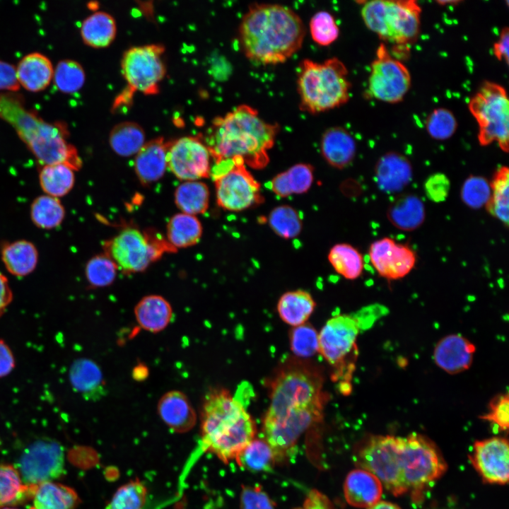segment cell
Returning <instances> with one entry per match:
<instances>
[{
    "label": "cell",
    "instance_id": "74e56055",
    "mask_svg": "<svg viewBox=\"0 0 509 509\" xmlns=\"http://www.w3.org/2000/svg\"><path fill=\"white\" fill-rule=\"evenodd\" d=\"M145 143L146 136L143 128L133 122H123L116 124L109 136L111 148L123 157L136 155Z\"/></svg>",
    "mask_w": 509,
    "mask_h": 509
},
{
    "label": "cell",
    "instance_id": "6125c7cd",
    "mask_svg": "<svg viewBox=\"0 0 509 509\" xmlns=\"http://www.w3.org/2000/svg\"><path fill=\"white\" fill-rule=\"evenodd\" d=\"M148 370L146 366L139 365L135 367L133 370V375L135 380H141L145 379L147 376Z\"/></svg>",
    "mask_w": 509,
    "mask_h": 509
},
{
    "label": "cell",
    "instance_id": "e575fe53",
    "mask_svg": "<svg viewBox=\"0 0 509 509\" xmlns=\"http://www.w3.org/2000/svg\"><path fill=\"white\" fill-rule=\"evenodd\" d=\"M203 228L196 216L178 213L168 222L166 240L176 250L193 246L200 240Z\"/></svg>",
    "mask_w": 509,
    "mask_h": 509
},
{
    "label": "cell",
    "instance_id": "603a6c76",
    "mask_svg": "<svg viewBox=\"0 0 509 509\" xmlns=\"http://www.w3.org/2000/svg\"><path fill=\"white\" fill-rule=\"evenodd\" d=\"M382 486L378 477L368 471L353 469L346 477L344 496L349 505L368 509L380 501Z\"/></svg>",
    "mask_w": 509,
    "mask_h": 509
},
{
    "label": "cell",
    "instance_id": "f6af8a7d",
    "mask_svg": "<svg viewBox=\"0 0 509 509\" xmlns=\"http://www.w3.org/2000/svg\"><path fill=\"white\" fill-rule=\"evenodd\" d=\"M57 88L64 93L78 91L86 81L83 66L72 59H63L58 62L54 69L53 78Z\"/></svg>",
    "mask_w": 509,
    "mask_h": 509
},
{
    "label": "cell",
    "instance_id": "8d00e7d4",
    "mask_svg": "<svg viewBox=\"0 0 509 509\" xmlns=\"http://www.w3.org/2000/svg\"><path fill=\"white\" fill-rule=\"evenodd\" d=\"M75 170L62 164L42 165L39 172V183L45 194L59 198L66 195L74 187Z\"/></svg>",
    "mask_w": 509,
    "mask_h": 509
},
{
    "label": "cell",
    "instance_id": "816d5d0a",
    "mask_svg": "<svg viewBox=\"0 0 509 509\" xmlns=\"http://www.w3.org/2000/svg\"><path fill=\"white\" fill-rule=\"evenodd\" d=\"M457 127V120L451 111L440 107L434 110L428 117L426 127L429 135L437 140L451 137Z\"/></svg>",
    "mask_w": 509,
    "mask_h": 509
},
{
    "label": "cell",
    "instance_id": "484cf974",
    "mask_svg": "<svg viewBox=\"0 0 509 509\" xmlns=\"http://www.w3.org/2000/svg\"><path fill=\"white\" fill-rule=\"evenodd\" d=\"M69 380L74 390L86 399L95 401L105 393V383L99 366L92 360L80 358L69 370Z\"/></svg>",
    "mask_w": 509,
    "mask_h": 509
},
{
    "label": "cell",
    "instance_id": "d6a6232c",
    "mask_svg": "<svg viewBox=\"0 0 509 509\" xmlns=\"http://www.w3.org/2000/svg\"><path fill=\"white\" fill-rule=\"evenodd\" d=\"M387 217L396 228L402 230H413L423 222L425 207L422 201L416 196L402 195L390 205Z\"/></svg>",
    "mask_w": 509,
    "mask_h": 509
},
{
    "label": "cell",
    "instance_id": "5b68a950",
    "mask_svg": "<svg viewBox=\"0 0 509 509\" xmlns=\"http://www.w3.org/2000/svg\"><path fill=\"white\" fill-rule=\"evenodd\" d=\"M255 422L238 396L225 389L206 395L201 412L203 451L227 464L255 438Z\"/></svg>",
    "mask_w": 509,
    "mask_h": 509
},
{
    "label": "cell",
    "instance_id": "ee69618b",
    "mask_svg": "<svg viewBox=\"0 0 509 509\" xmlns=\"http://www.w3.org/2000/svg\"><path fill=\"white\" fill-rule=\"evenodd\" d=\"M271 230L284 239L296 238L303 228V220L299 212L288 205H280L274 208L268 216Z\"/></svg>",
    "mask_w": 509,
    "mask_h": 509
},
{
    "label": "cell",
    "instance_id": "3957f363",
    "mask_svg": "<svg viewBox=\"0 0 509 509\" xmlns=\"http://www.w3.org/2000/svg\"><path fill=\"white\" fill-rule=\"evenodd\" d=\"M279 131L277 124L266 122L257 110L243 104L213 120L205 143L215 163L238 156L246 165L260 170L269 162Z\"/></svg>",
    "mask_w": 509,
    "mask_h": 509
},
{
    "label": "cell",
    "instance_id": "7dc6e473",
    "mask_svg": "<svg viewBox=\"0 0 509 509\" xmlns=\"http://www.w3.org/2000/svg\"><path fill=\"white\" fill-rule=\"evenodd\" d=\"M118 268L114 261L105 252L92 257L85 267V276L93 287H106L112 284Z\"/></svg>",
    "mask_w": 509,
    "mask_h": 509
},
{
    "label": "cell",
    "instance_id": "9c48e42d",
    "mask_svg": "<svg viewBox=\"0 0 509 509\" xmlns=\"http://www.w3.org/2000/svg\"><path fill=\"white\" fill-rule=\"evenodd\" d=\"M103 249L125 274L144 271L165 253L177 251L158 232L133 226L124 228L104 242Z\"/></svg>",
    "mask_w": 509,
    "mask_h": 509
},
{
    "label": "cell",
    "instance_id": "91938a15",
    "mask_svg": "<svg viewBox=\"0 0 509 509\" xmlns=\"http://www.w3.org/2000/svg\"><path fill=\"white\" fill-rule=\"evenodd\" d=\"M493 54L498 60L504 59L506 64L509 62V30L502 29L498 40L494 44Z\"/></svg>",
    "mask_w": 509,
    "mask_h": 509
},
{
    "label": "cell",
    "instance_id": "4fadbf2b",
    "mask_svg": "<svg viewBox=\"0 0 509 509\" xmlns=\"http://www.w3.org/2000/svg\"><path fill=\"white\" fill-rule=\"evenodd\" d=\"M163 52V46L153 44L132 47L124 53L121 67L127 87L116 100L115 107L129 102L135 92L146 95L158 92L165 75Z\"/></svg>",
    "mask_w": 509,
    "mask_h": 509
},
{
    "label": "cell",
    "instance_id": "b9f144b4",
    "mask_svg": "<svg viewBox=\"0 0 509 509\" xmlns=\"http://www.w3.org/2000/svg\"><path fill=\"white\" fill-rule=\"evenodd\" d=\"M491 195L486 205L493 216L508 226L509 170L506 166L499 168L490 183Z\"/></svg>",
    "mask_w": 509,
    "mask_h": 509
},
{
    "label": "cell",
    "instance_id": "d6986e66",
    "mask_svg": "<svg viewBox=\"0 0 509 509\" xmlns=\"http://www.w3.org/2000/svg\"><path fill=\"white\" fill-rule=\"evenodd\" d=\"M368 254L370 261L379 275L390 280L406 276L414 269L416 262L414 250L390 238L373 242Z\"/></svg>",
    "mask_w": 509,
    "mask_h": 509
},
{
    "label": "cell",
    "instance_id": "e0dca14e",
    "mask_svg": "<svg viewBox=\"0 0 509 509\" xmlns=\"http://www.w3.org/2000/svg\"><path fill=\"white\" fill-rule=\"evenodd\" d=\"M211 158L207 145L198 136H183L168 142V169L180 180L209 177Z\"/></svg>",
    "mask_w": 509,
    "mask_h": 509
},
{
    "label": "cell",
    "instance_id": "cb8c5ba5",
    "mask_svg": "<svg viewBox=\"0 0 509 509\" xmlns=\"http://www.w3.org/2000/svg\"><path fill=\"white\" fill-rule=\"evenodd\" d=\"M375 180L378 187L387 193L403 189L411 181L412 168L409 160L397 153H387L375 166Z\"/></svg>",
    "mask_w": 509,
    "mask_h": 509
},
{
    "label": "cell",
    "instance_id": "be15d7a7",
    "mask_svg": "<svg viewBox=\"0 0 509 509\" xmlns=\"http://www.w3.org/2000/svg\"><path fill=\"white\" fill-rule=\"evenodd\" d=\"M368 509H401L398 505L387 501H379Z\"/></svg>",
    "mask_w": 509,
    "mask_h": 509
},
{
    "label": "cell",
    "instance_id": "d590c367",
    "mask_svg": "<svg viewBox=\"0 0 509 509\" xmlns=\"http://www.w3.org/2000/svg\"><path fill=\"white\" fill-rule=\"evenodd\" d=\"M174 199L182 213L196 216L207 211L210 192L207 185L200 180L183 181L176 188Z\"/></svg>",
    "mask_w": 509,
    "mask_h": 509
},
{
    "label": "cell",
    "instance_id": "f5cc1de1",
    "mask_svg": "<svg viewBox=\"0 0 509 509\" xmlns=\"http://www.w3.org/2000/svg\"><path fill=\"white\" fill-rule=\"evenodd\" d=\"M481 419L496 426L499 431H507L509 420V396L508 393L499 394L491 401L488 411Z\"/></svg>",
    "mask_w": 509,
    "mask_h": 509
},
{
    "label": "cell",
    "instance_id": "60d3db41",
    "mask_svg": "<svg viewBox=\"0 0 509 509\" xmlns=\"http://www.w3.org/2000/svg\"><path fill=\"white\" fill-rule=\"evenodd\" d=\"M235 460L240 467L249 471L267 472L273 468L276 458L265 439L254 438Z\"/></svg>",
    "mask_w": 509,
    "mask_h": 509
},
{
    "label": "cell",
    "instance_id": "ab89813d",
    "mask_svg": "<svg viewBox=\"0 0 509 509\" xmlns=\"http://www.w3.org/2000/svg\"><path fill=\"white\" fill-rule=\"evenodd\" d=\"M328 260L335 271L349 280L358 278L364 267L361 252L347 243L334 245L329 251Z\"/></svg>",
    "mask_w": 509,
    "mask_h": 509
},
{
    "label": "cell",
    "instance_id": "7bdbcfd3",
    "mask_svg": "<svg viewBox=\"0 0 509 509\" xmlns=\"http://www.w3.org/2000/svg\"><path fill=\"white\" fill-rule=\"evenodd\" d=\"M35 486L25 485L13 466L0 464V507L31 498Z\"/></svg>",
    "mask_w": 509,
    "mask_h": 509
},
{
    "label": "cell",
    "instance_id": "836d02e7",
    "mask_svg": "<svg viewBox=\"0 0 509 509\" xmlns=\"http://www.w3.org/2000/svg\"><path fill=\"white\" fill-rule=\"evenodd\" d=\"M81 36L84 43L95 48L110 45L117 33L115 18L105 11H95L82 22Z\"/></svg>",
    "mask_w": 509,
    "mask_h": 509
},
{
    "label": "cell",
    "instance_id": "bcb514c9",
    "mask_svg": "<svg viewBox=\"0 0 509 509\" xmlns=\"http://www.w3.org/2000/svg\"><path fill=\"white\" fill-rule=\"evenodd\" d=\"M146 486L139 479L121 486L106 509H144L147 501Z\"/></svg>",
    "mask_w": 509,
    "mask_h": 509
},
{
    "label": "cell",
    "instance_id": "1f68e13d",
    "mask_svg": "<svg viewBox=\"0 0 509 509\" xmlns=\"http://www.w3.org/2000/svg\"><path fill=\"white\" fill-rule=\"evenodd\" d=\"M315 305L316 303L309 292L298 289L287 291L280 297L277 310L285 323L297 327L307 322Z\"/></svg>",
    "mask_w": 509,
    "mask_h": 509
},
{
    "label": "cell",
    "instance_id": "83f0119b",
    "mask_svg": "<svg viewBox=\"0 0 509 509\" xmlns=\"http://www.w3.org/2000/svg\"><path fill=\"white\" fill-rule=\"evenodd\" d=\"M135 318L141 328L157 333L169 324L172 317V308L170 303L159 295L143 297L134 308Z\"/></svg>",
    "mask_w": 509,
    "mask_h": 509
},
{
    "label": "cell",
    "instance_id": "db71d44e",
    "mask_svg": "<svg viewBox=\"0 0 509 509\" xmlns=\"http://www.w3.org/2000/svg\"><path fill=\"white\" fill-rule=\"evenodd\" d=\"M240 509H275L274 503L259 486H242Z\"/></svg>",
    "mask_w": 509,
    "mask_h": 509
},
{
    "label": "cell",
    "instance_id": "8992f818",
    "mask_svg": "<svg viewBox=\"0 0 509 509\" xmlns=\"http://www.w3.org/2000/svg\"><path fill=\"white\" fill-rule=\"evenodd\" d=\"M348 74L337 57L321 63L308 59L301 62L297 78L300 110L317 114L345 104L350 96Z\"/></svg>",
    "mask_w": 509,
    "mask_h": 509
},
{
    "label": "cell",
    "instance_id": "680465c9",
    "mask_svg": "<svg viewBox=\"0 0 509 509\" xmlns=\"http://www.w3.org/2000/svg\"><path fill=\"white\" fill-rule=\"evenodd\" d=\"M16 366L14 355L8 345L0 339V378L9 375Z\"/></svg>",
    "mask_w": 509,
    "mask_h": 509
},
{
    "label": "cell",
    "instance_id": "7c38bea8",
    "mask_svg": "<svg viewBox=\"0 0 509 509\" xmlns=\"http://www.w3.org/2000/svg\"><path fill=\"white\" fill-rule=\"evenodd\" d=\"M211 175L214 180L217 204L224 210L242 211L264 201L259 182L240 157L216 163Z\"/></svg>",
    "mask_w": 509,
    "mask_h": 509
},
{
    "label": "cell",
    "instance_id": "c3c4849f",
    "mask_svg": "<svg viewBox=\"0 0 509 509\" xmlns=\"http://www.w3.org/2000/svg\"><path fill=\"white\" fill-rule=\"evenodd\" d=\"M293 353L301 358L312 356L318 351V332L309 323L294 327L289 334Z\"/></svg>",
    "mask_w": 509,
    "mask_h": 509
},
{
    "label": "cell",
    "instance_id": "11a10c76",
    "mask_svg": "<svg viewBox=\"0 0 509 509\" xmlns=\"http://www.w3.org/2000/svg\"><path fill=\"white\" fill-rule=\"evenodd\" d=\"M450 182L443 173L436 172L431 175L425 181L424 191L426 197L432 201H444L448 197Z\"/></svg>",
    "mask_w": 509,
    "mask_h": 509
},
{
    "label": "cell",
    "instance_id": "6f0895ef",
    "mask_svg": "<svg viewBox=\"0 0 509 509\" xmlns=\"http://www.w3.org/2000/svg\"><path fill=\"white\" fill-rule=\"evenodd\" d=\"M295 509H334L329 498L316 489L311 490L303 504Z\"/></svg>",
    "mask_w": 509,
    "mask_h": 509
},
{
    "label": "cell",
    "instance_id": "44dd1931",
    "mask_svg": "<svg viewBox=\"0 0 509 509\" xmlns=\"http://www.w3.org/2000/svg\"><path fill=\"white\" fill-rule=\"evenodd\" d=\"M158 413L161 420L172 431L184 433L197 423V414L188 397L182 392L171 390L159 399Z\"/></svg>",
    "mask_w": 509,
    "mask_h": 509
},
{
    "label": "cell",
    "instance_id": "8fae6325",
    "mask_svg": "<svg viewBox=\"0 0 509 509\" xmlns=\"http://www.w3.org/2000/svg\"><path fill=\"white\" fill-rule=\"evenodd\" d=\"M469 109L478 126V140L485 146L496 141L505 153L509 148V101L505 89L486 81L471 98Z\"/></svg>",
    "mask_w": 509,
    "mask_h": 509
},
{
    "label": "cell",
    "instance_id": "5bb4252c",
    "mask_svg": "<svg viewBox=\"0 0 509 509\" xmlns=\"http://www.w3.org/2000/svg\"><path fill=\"white\" fill-rule=\"evenodd\" d=\"M404 439L403 476L408 491L416 498L446 472L447 464L435 444L425 435L413 433Z\"/></svg>",
    "mask_w": 509,
    "mask_h": 509
},
{
    "label": "cell",
    "instance_id": "7402d4cb",
    "mask_svg": "<svg viewBox=\"0 0 509 509\" xmlns=\"http://www.w3.org/2000/svg\"><path fill=\"white\" fill-rule=\"evenodd\" d=\"M168 142L162 137L146 142L135 155L134 170L139 182L144 186L158 181L168 169Z\"/></svg>",
    "mask_w": 509,
    "mask_h": 509
},
{
    "label": "cell",
    "instance_id": "6da1fadb",
    "mask_svg": "<svg viewBox=\"0 0 509 509\" xmlns=\"http://www.w3.org/2000/svg\"><path fill=\"white\" fill-rule=\"evenodd\" d=\"M323 380L316 367L298 360L284 363L272 377L263 432L276 461L286 456L299 437L322 419L326 402Z\"/></svg>",
    "mask_w": 509,
    "mask_h": 509
},
{
    "label": "cell",
    "instance_id": "03108f58",
    "mask_svg": "<svg viewBox=\"0 0 509 509\" xmlns=\"http://www.w3.org/2000/svg\"><path fill=\"white\" fill-rule=\"evenodd\" d=\"M2 509H17V508L6 507Z\"/></svg>",
    "mask_w": 509,
    "mask_h": 509
},
{
    "label": "cell",
    "instance_id": "f35d334b",
    "mask_svg": "<svg viewBox=\"0 0 509 509\" xmlns=\"http://www.w3.org/2000/svg\"><path fill=\"white\" fill-rule=\"evenodd\" d=\"M65 215L64 206L59 199L47 194L37 197L30 207L32 222L41 229L50 230L59 227Z\"/></svg>",
    "mask_w": 509,
    "mask_h": 509
},
{
    "label": "cell",
    "instance_id": "e7e4bbea",
    "mask_svg": "<svg viewBox=\"0 0 509 509\" xmlns=\"http://www.w3.org/2000/svg\"><path fill=\"white\" fill-rule=\"evenodd\" d=\"M437 2H438L439 4H440V5H445V4H459L460 1H437Z\"/></svg>",
    "mask_w": 509,
    "mask_h": 509
},
{
    "label": "cell",
    "instance_id": "f546056e",
    "mask_svg": "<svg viewBox=\"0 0 509 509\" xmlns=\"http://www.w3.org/2000/svg\"><path fill=\"white\" fill-rule=\"evenodd\" d=\"M29 509H74L79 503L76 492L65 485L47 481L35 486Z\"/></svg>",
    "mask_w": 509,
    "mask_h": 509
},
{
    "label": "cell",
    "instance_id": "9a60e30c",
    "mask_svg": "<svg viewBox=\"0 0 509 509\" xmlns=\"http://www.w3.org/2000/svg\"><path fill=\"white\" fill-rule=\"evenodd\" d=\"M15 468L26 486L55 480L64 469L63 447L51 439L37 440L23 450Z\"/></svg>",
    "mask_w": 509,
    "mask_h": 509
},
{
    "label": "cell",
    "instance_id": "d4e9b609",
    "mask_svg": "<svg viewBox=\"0 0 509 509\" xmlns=\"http://www.w3.org/2000/svg\"><path fill=\"white\" fill-rule=\"evenodd\" d=\"M320 149L324 159L331 166L342 169L353 161L356 150L351 134L341 127H333L322 134Z\"/></svg>",
    "mask_w": 509,
    "mask_h": 509
},
{
    "label": "cell",
    "instance_id": "2e32d148",
    "mask_svg": "<svg viewBox=\"0 0 509 509\" xmlns=\"http://www.w3.org/2000/svg\"><path fill=\"white\" fill-rule=\"evenodd\" d=\"M410 86L408 69L392 57L387 47L381 44L371 65L368 79L370 95L382 102L396 103L402 100Z\"/></svg>",
    "mask_w": 509,
    "mask_h": 509
},
{
    "label": "cell",
    "instance_id": "7a4b0ae2",
    "mask_svg": "<svg viewBox=\"0 0 509 509\" xmlns=\"http://www.w3.org/2000/svg\"><path fill=\"white\" fill-rule=\"evenodd\" d=\"M305 34L300 17L288 7L254 4L239 27V42L245 55L262 65L286 62L301 47Z\"/></svg>",
    "mask_w": 509,
    "mask_h": 509
},
{
    "label": "cell",
    "instance_id": "52a82bcc",
    "mask_svg": "<svg viewBox=\"0 0 509 509\" xmlns=\"http://www.w3.org/2000/svg\"><path fill=\"white\" fill-rule=\"evenodd\" d=\"M421 11L414 0H373L363 2L361 16L366 27L381 40L405 45L419 34Z\"/></svg>",
    "mask_w": 509,
    "mask_h": 509
},
{
    "label": "cell",
    "instance_id": "681fc988",
    "mask_svg": "<svg viewBox=\"0 0 509 509\" xmlns=\"http://www.w3.org/2000/svg\"><path fill=\"white\" fill-rule=\"evenodd\" d=\"M312 39L321 46H328L339 37V29L333 16L327 11L315 13L309 23Z\"/></svg>",
    "mask_w": 509,
    "mask_h": 509
},
{
    "label": "cell",
    "instance_id": "ffe728a7",
    "mask_svg": "<svg viewBox=\"0 0 509 509\" xmlns=\"http://www.w3.org/2000/svg\"><path fill=\"white\" fill-rule=\"evenodd\" d=\"M475 351V345L468 339L460 334H451L438 341L433 356L438 367L455 375L470 368Z\"/></svg>",
    "mask_w": 509,
    "mask_h": 509
},
{
    "label": "cell",
    "instance_id": "94428289",
    "mask_svg": "<svg viewBox=\"0 0 509 509\" xmlns=\"http://www.w3.org/2000/svg\"><path fill=\"white\" fill-rule=\"evenodd\" d=\"M13 299V293L7 278L0 272V317Z\"/></svg>",
    "mask_w": 509,
    "mask_h": 509
},
{
    "label": "cell",
    "instance_id": "4316f807",
    "mask_svg": "<svg viewBox=\"0 0 509 509\" xmlns=\"http://www.w3.org/2000/svg\"><path fill=\"white\" fill-rule=\"evenodd\" d=\"M16 69L20 86L31 92L45 90L53 78L54 69L51 61L39 52L23 57Z\"/></svg>",
    "mask_w": 509,
    "mask_h": 509
},
{
    "label": "cell",
    "instance_id": "4dcf8cb0",
    "mask_svg": "<svg viewBox=\"0 0 509 509\" xmlns=\"http://www.w3.org/2000/svg\"><path fill=\"white\" fill-rule=\"evenodd\" d=\"M314 180V168L310 164L297 163L274 176L270 188L279 197L307 192Z\"/></svg>",
    "mask_w": 509,
    "mask_h": 509
},
{
    "label": "cell",
    "instance_id": "f1b7e54d",
    "mask_svg": "<svg viewBox=\"0 0 509 509\" xmlns=\"http://www.w3.org/2000/svg\"><path fill=\"white\" fill-rule=\"evenodd\" d=\"M38 257L36 246L27 240L5 242L1 247V259L5 268L18 277L31 274L37 267Z\"/></svg>",
    "mask_w": 509,
    "mask_h": 509
},
{
    "label": "cell",
    "instance_id": "ac0fdd59",
    "mask_svg": "<svg viewBox=\"0 0 509 509\" xmlns=\"http://www.w3.org/2000/svg\"><path fill=\"white\" fill-rule=\"evenodd\" d=\"M470 460L486 483L505 484L509 476V448L507 439L493 437L474 443Z\"/></svg>",
    "mask_w": 509,
    "mask_h": 509
},
{
    "label": "cell",
    "instance_id": "30bf717a",
    "mask_svg": "<svg viewBox=\"0 0 509 509\" xmlns=\"http://www.w3.org/2000/svg\"><path fill=\"white\" fill-rule=\"evenodd\" d=\"M404 438L372 435L362 443L356 453V464L374 474L393 495L408 491L402 472Z\"/></svg>",
    "mask_w": 509,
    "mask_h": 509
},
{
    "label": "cell",
    "instance_id": "9f6ffc18",
    "mask_svg": "<svg viewBox=\"0 0 509 509\" xmlns=\"http://www.w3.org/2000/svg\"><path fill=\"white\" fill-rule=\"evenodd\" d=\"M16 67L0 60V90L17 92L20 89Z\"/></svg>",
    "mask_w": 509,
    "mask_h": 509
},
{
    "label": "cell",
    "instance_id": "f907efd6",
    "mask_svg": "<svg viewBox=\"0 0 509 509\" xmlns=\"http://www.w3.org/2000/svg\"><path fill=\"white\" fill-rule=\"evenodd\" d=\"M460 194L467 206L474 209H479L486 206L490 199V183L482 176L470 175L464 182Z\"/></svg>",
    "mask_w": 509,
    "mask_h": 509
},
{
    "label": "cell",
    "instance_id": "277c9868",
    "mask_svg": "<svg viewBox=\"0 0 509 509\" xmlns=\"http://www.w3.org/2000/svg\"><path fill=\"white\" fill-rule=\"evenodd\" d=\"M0 119L13 127L42 165L62 163L75 171L81 168L82 160L77 149L67 140L66 124L45 121L37 112L26 108L21 94H0Z\"/></svg>",
    "mask_w": 509,
    "mask_h": 509
},
{
    "label": "cell",
    "instance_id": "ba28073f",
    "mask_svg": "<svg viewBox=\"0 0 509 509\" xmlns=\"http://www.w3.org/2000/svg\"><path fill=\"white\" fill-rule=\"evenodd\" d=\"M360 322L356 316H334L318 333V352L333 369L334 381L339 382L345 393L350 390V379L358 356L357 338Z\"/></svg>",
    "mask_w": 509,
    "mask_h": 509
}]
</instances>
